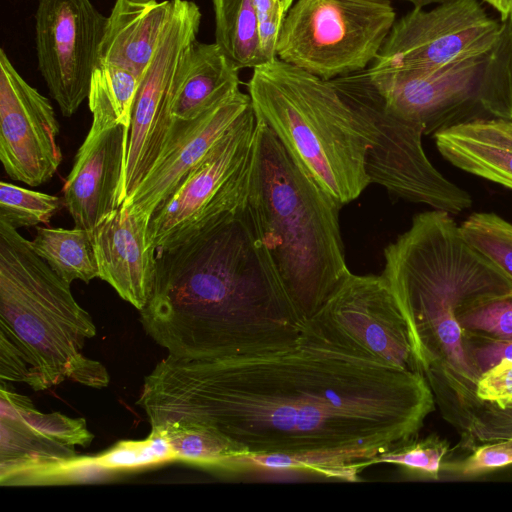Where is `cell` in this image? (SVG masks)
<instances>
[{
	"label": "cell",
	"mask_w": 512,
	"mask_h": 512,
	"mask_svg": "<svg viewBox=\"0 0 512 512\" xmlns=\"http://www.w3.org/2000/svg\"><path fill=\"white\" fill-rule=\"evenodd\" d=\"M401 1L409 2L410 4H412L414 6V8H425L430 5H437V4L444 3V2L450 1V0H401Z\"/></svg>",
	"instance_id": "39"
},
{
	"label": "cell",
	"mask_w": 512,
	"mask_h": 512,
	"mask_svg": "<svg viewBox=\"0 0 512 512\" xmlns=\"http://www.w3.org/2000/svg\"><path fill=\"white\" fill-rule=\"evenodd\" d=\"M106 21L91 0H38V69L65 117L88 98Z\"/></svg>",
	"instance_id": "13"
},
{
	"label": "cell",
	"mask_w": 512,
	"mask_h": 512,
	"mask_svg": "<svg viewBox=\"0 0 512 512\" xmlns=\"http://www.w3.org/2000/svg\"><path fill=\"white\" fill-rule=\"evenodd\" d=\"M171 11L172 0H116L107 16L98 64H115L143 77Z\"/></svg>",
	"instance_id": "21"
},
{
	"label": "cell",
	"mask_w": 512,
	"mask_h": 512,
	"mask_svg": "<svg viewBox=\"0 0 512 512\" xmlns=\"http://www.w3.org/2000/svg\"><path fill=\"white\" fill-rule=\"evenodd\" d=\"M256 123L251 104L154 210L147 229L150 247L179 245L245 208Z\"/></svg>",
	"instance_id": "9"
},
{
	"label": "cell",
	"mask_w": 512,
	"mask_h": 512,
	"mask_svg": "<svg viewBox=\"0 0 512 512\" xmlns=\"http://www.w3.org/2000/svg\"><path fill=\"white\" fill-rule=\"evenodd\" d=\"M63 205L64 200L57 196L0 183V221L15 229L48 224Z\"/></svg>",
	"instance_id": "31"
},
{
	"label": "cell",
	"mask_w": 512,
	"mask_h": 512,
	"mask_svg": "<svg viewBox=\"0 0 512 512\" xmlns=\"http://www.w3.org/2000/svg\"><path fill=\"white\" fill-rule=\"evenodd\" d=\"M0 425L2 485L64 479L80 458L76 446L86 447L93 439L85 419L40 412L27 396L9 390L3 381Z\"/></svg>",
	"instance_id": "14"
},
{
	"label": "cell",
	"mask_w": 512,
	"mask_h": 512,
	"mask_svg": "<svg viewBox=\"0 0 512 512\" xmlns=\"http://www.w3.org/2000/svg\"><path fill=\"white\" fill-rule=\"evenodd\" d=\"M500 29L479 0H450L414 8L396 19L374 68L432 70L485 57Z\"/></svg>",
	"instance_id": "11"
},
{
	"label": "cell",
	"mask_w": 512,
	"mask_h": 512,
	"mask_svg": "<svg viewBox=\"0 0 512 512\" xmlns=\"http://www.w3.org/2000/svg\"><path fill=\"white\" fill-rule=\"evenodd\" d=\"M215 43L238 68L262 65L254 0H212Z\"/></svg>",
	"instance_id": "26"
},
{
	"label": "cell",
	"mask_w": 512,
	"mask_h": 512,
	"mask_svg": "<svg viewBox=\"0 0 512 512\" xmlns=\"http://www.w3.org/2000/svg\"><path fill=\"white\" fill-rule=\"evenodd\" d=\"M478 95L487 117L512 118V16L500 20L482 67Z\"/></svg>",
	"instance_id": "27"
},
{
	"label": "cell",
	"mask_w": 512,
	"mask_h": 512,
	"mask_svg": "<svg viewBox=\"0 0 512 512\" xmlns=\"http://www.w3.org/2000/svg\"><path fill=\"white\" fill-rule=\"evenodd\" d=\"M353 109L368 147L370 183L406 201L458 214L472 205L471 195L447 179L429 160L424 126L386 106L363 70L330 80Z\"/></svg>",
	"instance_id": "7"
},
{
	"label": "cell",
	"mask_w": 512,
	"mask_h": 512,
	"mask_svg": "<svg viewBox=\"0 0 512 512\" xmlns=\"http://www.w3.org/2000/svg\"><path fill=\"white\" fill-rule=\"evenodd\" d=\"M201 18L200 8L195 2L172 0L170 19L141 79L133 106L124 201L135 192L168 145L173 86L188 52L197 41Z\"/></svg>",
	"instance_id": "12"
},
{
	"label": "cell",
	"mask_w": 512,
	"mask_h": 512,
	"mask_svg": "<svg viewBox=\"0 0 512 512\" xmlns=\"http://www.w3.org/2000/svg\"><path fill=\"white\" fill-rule=\"evenodd\" d=\"M130 126L90 127L63 186L75 227L93 231L123 201Z\"/></svg>",
	"instance_id": "17"
},
{
	"label": "cell",
	"mask_w": 512,
	"mask_h": 512,
	"mask_svg": "<svg viewBox=\"0 0 512 512\" xmlns=\"http://www.w3.org/2000/svg\"><path fill=\"white\" fill-rule=\"evenodd\" d=\"M92 459L105 470H118L159 464L175 459V454L166 436L151 430L144 440L120 441Z\"/></svg>",
	"instance_id": "32"
},
{
	"label": "cell",
	"mask_w": 512,
	"mask_h": 512,
	"mask_svg": "<svg viewBox=\"0 0 512 512\" xmlns=\"http://www.w3.org/2000/svg\"><path fill=\"white\" fill-rule=\"evenodd\" d=\"M381 275L406 321L416 360L432 390L475 394L480 376L457 313L477 299L509 292L512 280L462 235L450 213L415 215L383 251Z\"/></svg>",
	"instance_id": "3"
},
{
	"label": "cell",
	"mask_w": 512,
	"mask_h": 512,
	"mask_svg": "<svg viewBox=\"0 0 512 512\" xmlns=\"http://www.w3.org/2000/svg\"><path fill=\"white\" fill-rule=\"evenodd\" d=\"M262 64L277 58V43L286 11L280 0H254Z\"/></svg>",
	"instance_id": "35"
},
{
	"label": "cell",
	"mask_w": 512,
	"mask_h": 512,
	"mask_svg": "<svg viewBox=\"0 0 512 512\" xmlns=\"http://www.w3.org/2000/svg\"><path fill=\"white\" fill-rule=\"evenodd\" d=\"M145 332L186 360L255 357L300 344L303 320L254 235L245 208L157 250L140 311Z\"/></svg>",
	"instance_id": "2"
},
{
	"label": "cell",
	"mask_w": 512,
	"mask_h": 512,
	"mask_svg": "<svg viewBox=\"0 0 512 512\" xmlns=\"http://www.w3.org/2000/svg\"><path fill=\"white\" fill-rule=\"evenodd\" d=\"M447 451V443L435 435L422 440L415 438L377 455L373 465L390 464L413 475L438 478Z\"/></svg>",
	"instance_id": "33"
},
{
	"label": "cell",
	"mask_w": 512,
	"mask_h": 512,
	"mask_svg": "<svg viewBox=\"0 0 512 512\" xmlns=\"http://www.w3.org/2000/svg\"><path fill=\"white\" fill-rule=\"evenodd\" d=\"M395 21L390 0H297L284 18L277 58L328 81L360 72Z\"/></svg>",
	"instance_id": "8"
},
{
	"label": "cell",
	"mask_w": 512,
	"mask_h": 512,
	"mask_svg": "<svg viewBox=\"0 0 512 512\" xmlns=\"http://www.w3.org/2000/svg\"><path fill=\"white\" fill-rule=\"evenodd\" d=\"M379 454L367 450L242 453L224 462L218 470L231 473L298 472L355 482Z\"/></svg>",
	"instance_id": "23"
},
{
	"label": "cell",
	"mask_w": 512,
	"mask_h": 512,
	"mask_svg": "<svg viewBox=\"0 0 512 512\" xmlns=\"http://www.w3.org/2000/svg\"><path fill=\"white\" fill-rule=\"evenodd\" d=\"M475 396L501 410H512V360L501 359L483 371L475 385Z\"/></svg>",
	"instance_id": "34"
},
{
	"label": "cell",
	"mask_w": 512,
	"mask_h": 512,
	"mask_svg": "<svg viewBox=\"0 0 512 512\" xmlns=\"http://www.w3.org/2000/svg\"><path fill=\"white\" fill-rule=\"evenodd\" d=\"M256 120L246 213L304 322L350 272L339 224L342 205Z\"/></svg>",
	"instance_id": "4"
},
{
	"label": "cell",
	"mask_w": 512,
	"mask_h": 512,
	"mask_svg": "<svg viewBox=\"0 0 512 512\" xmlns=\"http://www.w3.org/2000/svg\"><path fill=\"white\" fill-rule=\"evenodd\" d=\"M239 71L217 43L196 41L192 45L173 86L166 149L185 126L240 90Z\"/></svg>",
	"instance_id": "20"
},
{
	"label": "cell",
	"mask_w": 512,
	"mask_h": 512,
	"mask_svg": "<svg viewBox=\"0 0 512 512\" xmlns=\"http://www.w3.org/2000/svg\"><path fill=\"white\" fill-rule=\"evenodd\" d=\"M493 7L499 14L500 20L512 16V0H481Z\"/></svg>",
	"instance_id": "38"
},
{
	"label": "cell",
	"mask_w": 512,
	"mask_h": 512,
	"mask_svg": "<svg viewBox=\"0 0 512 512\" xmlns=\"http://www.w3.org/2000/svg\"><path fill=\"white\" fill-rule=\"evenodd\" d=\"M467 350L480 373L501 359L512 360V341L466 339Z\"/></svg>",
	"instance_id": "37"
},
{
	"label": "cell",
	"mask_w": 512,
	"mask_h": 512,
	"mask_svg": "<svg viewBox=\"0 0 512 512\" xmlns=\"http://www.w3.org/2000/svg\"><path fill=\"white\" fill-rule=\"evenodd\" d=\"M149 220L120 206L92 231L99 278L139 311L149 300L156 273L157 251L147 241Z\"/></svg>",
	"instance_id": "19"
},
{
	"label": "cell",
	"mask_w": 512,
	"mask_h": 512,
	"mask_svg": "<svg viewBox=\"0 0 512 512\" xmlns=\"http://www.w3.org/2000/svg\"><path fill=\"white\" fill-rule=\"evenodd\" d=\"M485 57L432 70L370 66L363 73L388 108L421 123L425 135L433 136L458 124L488 118L478 95Z\"/></svg>",
	"instance_id": "15"
},
{
	"label": "cell",
	"mask_w": 512,
	"mask_h": 512,
	"mask_svg": "<svg viewBox=\"0 0 512 512\" xmlns=\"http://www.w3.org/2000/svg\"><path fill=\"white\" fill-rule=\"evenodd\" d=\"M433 137L453 166L512 190V118H479Z\"/></svg>",
	"instance_id": "22"
},
{
	"label": "cell",
	"mask_w": 512,
	"mask_h": 512,
	"mask_svg": "<svg viewBox=\"0 0 512 512\" xmlns=\"http://www.w3.org/2000/svg\"><path fill=\"white\" fill-rule=\"evenodd\" d=\"M151 430L166 436L174 451L175 459L193 464L218 469L230 458L241 454L225 438L205 429L167 426Z\"/></svg>",
	"instance_id": "30"
},
{
	"label": "cell",
	"mask_w": 512,
	"mask_h": 512,
	"mask_svg": "<svg viewBox=\"0 0 512 512\" xmlns=\"http://www.w3.org/2000/svg\"><path fill=\"white\" fill-rule=\"evenodd\" d=\"M60 127L48 98L32 87L0 50V160L6 174L36 187L57 172Z\"/></svg>",
	"instance_id": "16"
},
{
	"label": "cell",
	"mask_w": 512,
	"mask_h": 512,
	"mask_svg": "<svg viewBox=\"0 0 512 512\" xmlns=\"http://www.w3.org/2000/svg\"><path fill=\"white\" fill-rule=\"evenodd\" d=\"M457 321L466 339L512 341V290L465 305Z\"/></svg>",
	"instance_id": "28"
},
{
	"label": "cell",
	"mask_w": 512,
	"mask_h": 512,
	"mask_svg": "<svg viewBox=\"0 0 512 512\" xmlns=\"http://www.w3.org/2000/svg\"><path fill=\"white\" fill-rule=\"evenodd\" d=\"M96 333L71 284L40 258L17 229L0 221V356L3 374L25 379L35 391L66 379L103 388L106 368L87 358L85 341Z\"/></svg>",
	"instance_id": "5"
},
{
	"label": "cell",
	"mask_w": 512,
	"mask_h": 512,
	"mask_svg": "<svg viewBox=\"0 0 512 512\" xmlns=\"http://www.w3.org/2000/svg\"><path fill=\"white\" fill-rule=\"evenodd\" d=\"M282 5H283V8L285 9V11L287 12L290 7L292 6V3L294 0H280Z\"/></svg>",
	"instance_id": "40"
},
{
	"label": "cell",
	"mask_w": 512,
	"mask_h": 512,
	"mask_svg": "<svg viewBox=\"0 0 512 512\" xmlns=\"http://www.w3.org/2000/svg\"><path fill=\"white\" fill-rule=\"evenodd\" d=\"M481 445L459 465L463 475H475L512 465V437Z\"/></svg>",
	"instance_id": "36"
},
{
	"label": "cell",
	"mask_w": 512,
	"mask_h": 512,
	"mask_svg": "<svg viewBox=\"0 0 512 512\" xmlns=\"http://www.w3.org/2000/svg\"><path fill=\"white\" fill-rule=\"evenodd\" d=\"M141 79L127 68L99 63L93 71L88 95L91 127L130 126Z\"/></svg>",
	"instance_id": "25"
},
{
	"label": "cell",
	"mask_w": 512,
	"mask_h": 512,
	"mask_svg": "<svg viewBox=\"0 0 512 512\" xmlns=\"http://www.w3.org/2000/svg\"><path fill=\"white\" fill-rule=\"evenodd\" d=\"M136 404L151 429H205L241 454L382 453L417 438L435 396L422 373L300 342L255 357L168 355Z\"/></svg>",
	"instance_id": "1"
},
{
	"label": "cell",
	"mask_w": 512,
	"mask_h": 512,
	"mask_svg": "<svg viewBox=\"0 0 512 512\" xmlns=\"http://www.w3.org/2000/svg\"><path fill=\"white\" fill-rule=\"evenodd\" d=\"M251 104L238 90L185 126L121 206L151 217Z\"/></svg>",
	"instance_id": "18"
},
{
	"label": "cell",
	"mask_w": 512,
	"mask_h": 512,
	"mask_svg": "<svg viewBox=\"0 0 512 512\" xmlns=\"http://www.w3.org/2000/svg\"><path fill=\"white\" fill-rule=\"evenodd\" d=\"M247 87L256 118L341 205L371 184L367 140L331 81L276 58L254 68Z\"/></svg>",
	"instance_id": "6"
},
{
	"label": "cell",
	"mask_w": 512,
	"mask_h": 512,
	"mask_svg": "<svg viewBox=\"0 0 512 512\" xmlns=\"http://www.w3.org/2000/svg\"><path fill=\"white\" fill-rule=\"evenodd\" d=\"M30 246L59 277L70 284L75 280L89 283L99 277L92 232L87 229L37 226Z\"/></svg>",
	"instance_id": "24"
},
{
	"label": "cell",
	"mask_w": 512,
	"mask_h": 512,
	"mask_svg": "<svg viewBox=\"0 0 512 512\" xmlns=\"http://www.w3.org/2000/svg\"><path fill=\"white\" fill-rule=\"evenodd\" d=\"M300 342L422 373L406 321L381 274L357 275L350 271L303 322Z\"/></svg>",
	"instance_id": "10"
},
{
	"label": "cell",
	"mask_w": 512,
	"mask_h": 512,
	"mask_svg": "<svg viewBox=\"0 0 512 512\" xmlns=\"http://www.w3.org/2000/svg\"><path fill=\"white\" fill-rule=\"evenodd\" d=\"M464 238L512 280V223L491 212H476L460 225Z\"/></svg>",
	"instance_id": "29"
}]
</instances>
